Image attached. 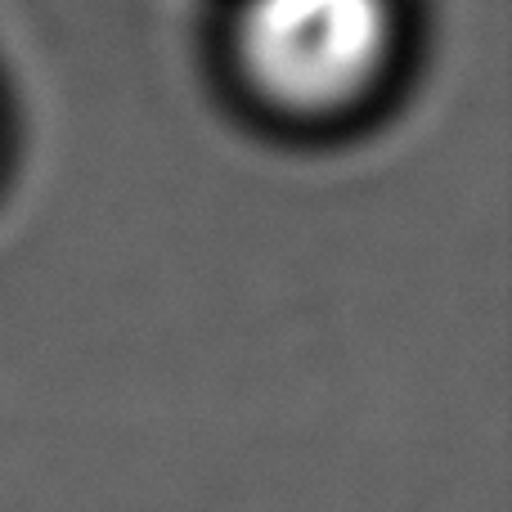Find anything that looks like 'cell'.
<instances>
[{"label":"cell","mask_w":512,"mask_h":512,"mask_svg":"<svg viewBox=\"0 0 512 512\" xmlns=\"http://www.w3.org/2000/svg\"><path fill=\"white\" fill-rule=\"evenodd\" d=\"M391 0H248L239 50L252 81L288 108L355 99L391 54Z\"/></svg>","instance_id":"6da1fadb"}]
</instances>
